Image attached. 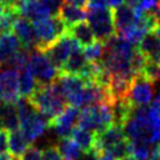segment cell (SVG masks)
Wrapping results in <instances>:
<instances>
[{"label":"cell","mask_w":160,"mask_h":160,"mask_svg":"<svg viewBox=\"0 0 160 160\" xmlns=\"http://www.w3.org/2000/svg\"><path fill=\"white\" fill-rule=\"evenodd\" d=\"M84 55L88 59V61L91 62H100L102 60L104 52H105V44L102 41L95 40L94 42L84 46Z\"/></svg>","instance_id":"cell-28"},{"label":"cell","mask_w":160,"mask_h":160,"mask_svg":"<svg viewBox=\"0 0 160 160\" xmlns=\"http://www.w3.org/2000/svg\"><path fill=\"white\" fill-rule=\"evenodd\" d=\"M94 160H115V158L112 155H110L109 152H96Z\"/></svg>","instance_id":"cell-35"},{"label":"cell","mask_w":160,"mask_h":160,"mask_svg":"<svg viewBox=\"0 0 160 160\" xmlns=\"http://www.w3.org/2000/svg\"><path fill=\"white\" fill-rule=\"evenodd\" d=\"M34 28L38 38V48L39 50H45L54 41H56L61 35L68 31V26L60 19L59 15H50L40 21L34 22Z\"/></svg>","instance_id":"cell-7"},{"label":"cell","mask_w":160,"mask_h":160,"mask_svg":"<svg viewBox=\"0 0 160 160\" xmlns=\"http://www.w3.org/2000/svg\"><path fill=\"white\" fill-rule=\"evenodd\" d=\"M12 32L16 35L24 49L32 51L38 48V38L34 22H31L29 19L18 15L12 25Z\"/></svg>","instance_id":"cell-14"},{"label":"cell","mask_w":160,"mask_h":160,"mask_svg":"<svg viewBox=\"0 0 160 160\" xmlns=\"http://www.w3.org/2000/svg\"><path fill=\"white\" fill-rule=\"evenodd\" d=\"M104 44L105 52L101 64L109 76L132 80L138 75L132 68V58L136 50L135 45L118 34Z\"/></svg>","instance_id":"cell-2"},{"label":"cell","mask_w":160,"mask_h":160,"mask_svg":"<svg viewBox=\"0 0 160 160\" xmlns=\"http://www.w3.org/2000/svg\"><path fill=\"white\" fill-rule=\"evenodd\" d=\"M88 59L84 55L82 48L75 50L70 58L66 60V62L62 65V68L60 69V72H65V74H74V75H81L84 69L88 65Z\"/></svg>","instance_id":"cell-23"},{"label":"cell","mask_w":160,"mask_h":160,"mask_svg":"<svg viewBox=\"0 0 160 160\" xmlns=\"http://www.w3.org/2000/svg\"><path fill=\"white\" fill-rule=\"evenodd\" d=\"M68 32L71 36H74L80 42L81 46H86L96 40L92 29L90 28L89 22H86V21H81V22H78V24L68 28Z\"/></svg>","instance_id":"cell-24"},{"label":"cell","mask_w":160,"mask_h":160,"mask_svg":"<svg viewBox=\"0 0 160 160\" xmlns=\"http://www.w3.org/2000/svg\"><path fill=\"white\" fill-rule=\"evenodd\" d=\"M55 146L65 160H80L81 152H84L80 149V146L69 136L60 138V140L56 142Z\"/></svg>","instance_id":"cell-25"},{"label":"cell","mask_w":160,"mask_h":160,"mask_svg":"<svg viewBox=\"0 0 160 160\" xmlns=\"http://www.w3.org/2000/svg\"><path fill=\"white\" fill-rule=\"evenodd\" d=\"M21 44L12 31L0 35V66L5 65L20 49Z\"/></svg>","instance_id":"cell-18"},{"label":"cell","mask_w":160,"mask_h":160,"mask_svg":"<svg viewBox=\"0 0 160 160\" xmlns=\"http://www.w3.org/2000/svg\"><path fill=\"white\" fill-rule=\"evenodd\" d=\"M0 160H20V159H18V158H15V156H12L10 152H1L0 154Z\"/></svg>","instance_id":"cell-38"},{"label":"cell","mask_w":160,"mask_h":160,"mask_svg":"<svg viewBox=\"0 0 160 160\" xmlns=\"http://www.w3.org/2000/svg\"><path fill=\"white\" fill-rule=\"evenodd\" d=\"M70 138L80 146L84 154H88L95 150V140H96L95 132L82 129L80 126H75L70 134Z\"/></svg>","instance_id":"cell-22"},{"label":"cell","mask_w":160,"mask_h":160,"mask_svg":"<svg viewBox=\"0 0 160 160\" xmlns=\"http://www.w3.org/2000/svg\"><path fill=\"white\" fill-rule=\"evenodd\" d=\"M80 48H82L80 42L66 31L64 35H61L56 41H54L42 51L59 69H61L66 60L70 58V55Z\"/></svg>","instance_id":"cell-9"},{"label":"cell","mask_w":160,"mask_h":160,"mask_svg":"<svg viewBox=\"0 0 160 160\" xmlns=\"http://www.w3.org/2000/svg\"><path fill=\"white\" fill-rule=\"evenodd\" d=\"M26 69L34 75L39 84H49L56 80L60 74V69L46 56V54L39 49L30 52Z\"/></svg>","instance_id":"cell-8"},{"label":"cell","mask_w":160,"mask_h":160,"mask_svg":"<svg viewBox=\"0 0 160 160\" xmlns=\"http://www.w3.org/2000/svg\"><path fill=\"white\" fill-rule=\"evenodd\" d=\"M130 141L146 144L160 142V105L151 101L149 105L132 108L129 119L122 125Z\"/></svg>","instance_id":"cell-1"},{"label":"cell","mask_w":160,"mask_h":160,"mask_svg":"<svg viewBox=\"0 0 160 160\" xmlns=\"http://www.w3.org/2000/svg\"><path fill=\"white\" fill-rule=\"evenodd\" d=\"M88 22L92 29L96 40L106 42L114 35H116V28L114 21V10L110 6L88 9Z\"/></svg>","instance_id":"cell-6"},{"label":"cell","mask_w":160,"mask_h":160,"mask_svg":"<svg viewBox=\"0 0 160 160\" xmlns=\"http://www.w3.org/2000/svg\"><path fill=\"white\" fill-rule=\"evenodd\" d=\"M8 130L0 129V154L8 150Z\"/></svg>","instance_id":"cell-33"},{"label":"cell","mask_w":160,"mask_h":160,"mask_svg":"<svg viewBox=\"0 0 160 160\" xmlns=\"http://www.w3.org/2000/svg\"><path fill=\"white\" fill-rule=\"evenodd\" d=\"M108 5V0H88V9H92V8H106Z\"/></svg>","instance_id":"cell-34"},{"label":"cell","mask_w":160,"mask_h":160,"mask_svg":"<svg viewBox=\"0 0 160 160\" xmlns=\"http://www.w3.org/2000/svg\"><path fill=\"white\" fill-rule=\"evenodd\" d=\"M138 49L145 55L146 59L160 61V36L156 32H148L140 41Z\"/></svg>","instance_id":"cell-20"},{"label":"cell","mask_w":160,"mask_h":160,"mask_svg":"<svg viewBox=\"0 0 160 160\" xmlns=\"http://www.w3.org/2000/svg\"><path fill=\"white\" fill-rule=\"evenodd\" d=\"M19 126L20 119L16 102L0 101V129L11 131L18 129Z\"/></svg>","instance_id":"cell-17"},{"label":"cell","mask_w":160,"mask_h":160,"mask_svg":"<svg viewBox=\"0 0 160 160\" xmlns=\"http://www.w3.org/2000/svg\"><path fill=\"white\" fill-rule=\"evenodd\" d=\"M15 10L19 15L29 19L32 22L40 21L51 15L42 0H20L18 1Z\"/></svg>","instance_id":"cell-16"},{"label":"cell","mask_w":160,"mask_h":160,"mask_svg":"<svg viewBox=\"0 0 160 160\" xmlns=\"http://www.w3.org/2000/svg\"><path fill=\"white\" fill-rule=\"evenodd\" d=\"M58 15L65 22V25L68 28H70L78 22L85 21V19L88 16V10L85 8H78V6L64 2V5L61 6Z\"/></svg>","instance_id":"cell-21"},{"label":"cell","mask_w":160,"mask_h":160,"mask_svg":"<svg viewBox=\"0 0 160 160\" xmlns=\"http://www.w3.org/2000/svg\"><path fill=\"white\" fill-rule=\"evenodd\" d=\"M114 124V110L111 102H99L82 108L78 119V126L95 134Z\"/></svg>","instance_id":"cell-5"},{"label":"cell","mask_w":160,"mask_h":160,"mask_svg":"<svg viewBox=\"0 0 160 160\" xmlns=\"http://www.w3.org/2000/svg\"><path fill=\"white\" fill-rule=\"evenodd\" d=\"M4 12H5V6H0V18L4 15Z\"/></svg>","instance_id":"cell-41"},{"label":"cell","mask_w":160,"mask_h":160,"mask_svg":"<svg viewBox=\"0 0 160 160\" xmlns=\"http://www.w3.org/2000/svg\"><path fill=\"white\" fill-rule=\"evenodd\" d=\"M80 111L79 108L68 105L56 118L50 121V128L55 131V134L60 138L70 136L75 125L78 124Z\"/></svg>","instance_id":"cell-13"},{"label":"cell","mask_w":160,"mask_h":160,"mask_svg":"<svg viewBox=\"0 0 160 160\" xmlns=\"http://www.w3.org/2000/svg\"><path fill=\"white\" fill-rule=\"evenodd\" d=\"M30 52H31V51H29V50L21 48V49H20L5 65H2V66L12 68V69L20 71V70H22V69H25V68L28 66L29 58H30Z\"/></svg>","instance_id":"cell-29"},{"label":"cell","mask_w":160,"mask_h":160,"mask_svg":"<svg viewBox=\"0 0 160 160\" xmlns=\"http://www.w3.org/2000/svg\"><path fill=\"white\" fill-rule=\"evenodd\" d=\"M39 82L34 78V75L25 68L19 71V92L21 98H29L35 89L38 88Z\"/></svg>","instance_id":"cell-26"},{"label":"cell","mask_w":160,"mask_h":160,"mask_svg":"<svg viewBox=\"0 0 160 160\" xmlns=\"http://www.w3.org/2000/svg\"><path fill=\"white\" fill-rule=\"evenodd\" d=\"M4 4H5V0H0V6H4Z\"/></svg>","instance_id":"cell-42"},{"label":"cell","mask_w":160,"mask_h":160,"mask_svg":"<svg viewBox=\"0 0 160 160\" xmlns=\"http://www.w3.org/2000/svg\"><path fill=\"white\" fill-rule=\"evenodd\" d=\"M140 19V14H138L130 5L126 2L114 9V21L118 35H124L126 31L132 29Z\"/></svg>","instance_id":"cell-15"},{"label":"cell","mask_w":160,"mask_h":160,"mask_svg":"<svg viewBox=\"0 0 160 160\" xmlns=\"http://www.w3.org/2000/svg\"><path fill=\"white\" fill-rule=\"evenodd\" d=\"M65 2L78 8H86L88 5V0H65Z\"/></svg>","instance_id":"cell-36"},{"label":"cell","mask_w":160,"mask_h":160,"mask_svg":"<svg viewBox=\"0 0 160 160\" xmlns=\"http://www.w3.org/2000/svg\"><path fill=\"white\" fill-rule=\"evenodd\" d=\"M126 0H108V5L110 6V8H112V9H115V8H118V6H120L121 4H124Z\"/></svg>","instance_id":"cell-37"},{"label":"cell","mask_w":160,"mask_h":160,"mask_svg":"<svg viewBox=\"0 0 160 160\" xmlns=\"http://www.w3.org/2000/svg\"><path fill=\"white\" fill-rule=\"evenodd\" d=\"M154 32H156L159 36H160V24H158V26L155 28V30H154Z\"/></svg>","instance_id":"cell-40"},{"label":"cell","mask_w":160,"mask_h":160,"mask_svg":"<svg viewBox=\"0 0 160 160\" xmlns=\"http://www.w3.org/2000/svg\"><path fill=\"white\" fill-rule=\"evenodd\" d=\"M30 140L26 138V135L22 132L21 129H15V130H11L9 131V136H8V150L9 152L20 159L24 152L29 149L30 146Z\"/></svg>","instance_id":"cell-19"},{"label":"cell","mask_w":160,"mask_h":160,"mask_svg":"<svg viewBox=\"0 0 160 160\" xmlns=\"http://www.w3.org/2000/svg\"><path fill=\"white\" fill-rule=\"evenodd\" d=\"M0 98L1 101L16 102L21 96L19 92V71L0 66Z\"/></svg>","instance_id":"cell-11"},{"label":"cell","mask_w":160,"mask_h":160,"mask_svg":"<svg viewBox=\"0 0 160 160\" xmlns=\"http://www.w3.org/2000/svg\"><path fill=\"white\" fill-rule=\"evenodd\" d=\"M41 160H65L56 146H48L41 151Z\"/></svg>","instance_id":"cell-30"},{"label":"cell","mask_w":160,"mask_h":160,"mask_svg":"<svg viewBox=\"0 0 160 160\" xmlns=\"http://www.w3.org/2000/svg\"><path fill=\"white\" fill-rule=\"evenodd\" d=\"M28 100L50 121L68 106L66 99L55 80L49 84H39Z\"/></svg>","instance_id":"cell-3"},{"label":"cell","mask_w":160,"mask_h":160,"mask_svg":"<svg viewBox=\"0 0 160 160\" xmlns=\"http://www.w3.org/2000/svg\"><path fill=\"white\" fill-rule=\"evenodd\" d=\"M159 81H160V80H159Z\"/></svg>","instance_id":"cell-43"},{"label":"cell","mask_w":160,"mask_h":160,"mask_svg":"<svg viewBox=\"0 0 160 160\" xmlns=\"http://www.w3.org/2000/svg\"><path fill=\"white\" fill-rule=\"evenodd\" d=\"M155 82L142 74H138L131 81L130 89L126 95V100L131 104V106H145L149 105L155 98L154 94Z\"/></svg>","instance_id":"cell-10"},{"label":"cell","mask_w":160,"mask_h":160,"mask_svg":"<svg viewBox=\"0 0 160 160\" xmlns=\"http://www.w3.org/2000/svg\"><path fill=\"white\" fill-rule=\"evenodd\" d=\"M155 146L156 144L152 145L141 141H130V155L135 160H150L154 154Z\"/></svg>","instance_id":"cell-27"},{"label":"cell","mask_w":160,"mask_h":160,"mask_svg":"<svg viewBox=\"0 0 160 160\" xmlns=\"http://www.w3.org/2000/svg\"><path fill=\"white\" fill-rule=\"evenodd\" d=\"M20 160H41V150L34 145H30Z\"/></svg>","instance_id":"cell-31"},{"label":"cell","mask_w":160,"mask_h":160,"mask_svg":"<svg viewBox=\"0 0 160 160\" xmlns=\"http://www.w3.org/2000/svg\"><path fill=\"white\" fill-rule=\"evenodd\" d=\"M126 139L128 138L124 128L118 124H111L109 128L96 134L95 150L99 152H109L111 149H114Z\"/></svg>","instance_id":"cell-12"},{"label":"cell","mask_w":160,"mask_h":160,"mask_svg":"<svg viewBox=\"0 0 160 160\" xmlns=\"http://www.w3.org/2000/svg\"><path fill=\"white\" fill-rule=\"evenodd\" d=\"M119 160H135L131 155H126V156H124V158H120Z\"/></svg>","instance_id":"cell-39"},{"label":"cell","mask_w":160,"mask_h":160,"mask_svg":"<svg viewBox=\"0 0 160 160\" xmlns=\"http://www.w3.org/2000/svg\"><path fill=\"white\" fill-rule=\"evenodd\" d=\"M16 106L19 111L20 129L30 140V142L42 136L50 128V119L38 111L26 98H20L16 101Z\"/></svg>","instance_id":"cell-4"},{"label":"cell","mask_w":160,"mask_h":160,"mask_svg":"<svg viewBox=\"0 0 160 160\" xmlns=\"http://www.w3.org/2000/svg\"><path fill=\"white\" fill-rule=\"evenodd\" d=\"M42 2L45 4V6L48 8L51 15H58L65 0H42Z\"/></svg>","instance_id":"cell-32"}]
</instances>
